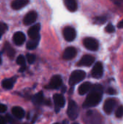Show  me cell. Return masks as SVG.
Returning <instances> with one entry per match:
<instances>
[{
  "mask_svg": "<svg viewBox=\"0 0 123 124\" xmlns=\"http://www.w3.org/2000/svg\"><path fill=\"white\" fill-rule=\"evenodd\" d=\"M105 30H106V31H107V33H112L115 32V27H114V25H113L112 24L109 23V24H108V25H107V27H106Z\"/></svg>",
  "mask_w": 123,
  "mask_h": 124,
  "instance_id": "cell-26",
  "label": "cell"
},
{
  "mask_svg": "<svg viewBox=\"0 0 123 124\" xmlns=\"http://www.w3.org/2000/svg\"><path fill=\"white\" fill-rule=\"evenodd\" d=\"M107 20V18L105 17H96L95 19V23H99V24H103L106 22Z\"/></svg>",
  "mask_w": 123,
  "mask_h": 124,
  "instance_id": "cell-27",
  "label": "cell"
},
{
  "mask_svg": "<svg viewBox=\"0 0 123 124\" xmlns=\"http://www.w3.org/2000/svg\"><path fill=\"white\" fill-rule=\"evenodd\" d=\"M17 63L21 66L22 65H25V57L22 56V55H20L18 56V57L17 58Z\"/></svg>",
  "mask_w": 123,
  "mask_h": 124,
  "instance_id": "cell-24",
  "label": "cell"
},
{
  "mask_svg": "<svg viewBox=\"0 0 123 124\" xmlns=\"http://www.w3.org/2000/svg\"><path fill=\"white\" fill-rule=\"evenodd\" d=\"M33 102L36 105H41L43 102V94L42 92H40L36 94L33 97Z\"/></svg>",
  "mask_w": 123,
  "mask_h": 124,
  "instance_id": "cell-21",
  "label": "cell"
},
{
  "mask_svg": "<svg viewBox=\"0 0 123 124\" xmlns=\"http://www.w3.org/2000/svg\"><path fill=\"white\" fill-rule=\"evenodd\" d=\"M66 7L70 12H75L78 9V4L76 0H65Z\"/></svg>",
  "mask_w": 123,
  "mask_h": 124,
  "instance_id": "cell-18",
  "label": "cell"
},
{
  "mask_svg": "<svg viewBox=\"0 0 123 124\" xmlns=\"http://www.w3.org/2000/svg\"><path fill=\"white\" fill-rule=\"evenodd\" d=\"M79 114V109L77 105V104L72 101L70 100L68 104L67 108V116L71 120H75L78 118Z\"/></svg>",
  "mask_w": 123,
  "mask_h": 124,
  "instance_id": "cell-3",
  "label": "cell"
},
{
  "mask_svg": "<svg viewBox=\"0 0 123 124\" xmlns=\"http://www.w3.org/2000/svg\"><path fill=\"white\" fill-rule=\"evenodd\" d=\"M39 40H40V36L37 38H35V39H30V40L28 41V42L27 43V45H26L27 49H30V50L36 49L38 44Z\"/></svg>",
  "mask_w": 123,
  "mask_h": 124,
  "instance_id": "cell-20",
  "label": "cell"
},
{
  "mask_svg": "<svg viewBox=\"0 0 123 124\" xmlns=\"http://www.w3.org/2000/svg\"><path fill=\"white\" fill-rule=\"evenodd\" d=\"M1 63V57H0V64Z\"/></svg>",
  "mask_w": 123,
  "mask_h": 124,
  "instance_id": "cell-34",
  "label": "cell"
},
{
  "mask_svg": "<svg viewBox=\"0 0 123 124\" xmlns=\"http://www.w3.org/2000/svg\"><path fill=\"white\" fill-rule=\"evenodd\" d=\"M12 115L14 117H16L18 119H22L24 117V116H25V111H24V110L22 108L17 107V106L14 107L12 109Z\"/></svg>",
  "mask_w": 123,
  "mask_h": 124,
  "instance_id": "cell-17",
  "label": "cell"
},
{
  "mask_svg": "<svg viewBox=\"0 0 123 124\" xmlns=\"http://www.w3.org/2000/svg\"><path fill=\"white\" fill-rule=\"evenodd\" d=\"M1 33H0V39H1Z\"/></svg>",
  "mask_w": 123,
  "mask_h": 124,
  "instance_id": "cell-35",
  "label": "cell"
},
{
  "mask_svg": "<svg viewBox=\"0 0 123 124\" xmlns=\"http://www.w3.org/2000/svg\"><path fill=\"white\" fill-rule=\"evenodd\" d=\"M95 60V58L91 55H84L80 60L78 62V65L79 66H91Z\"/></svg>",
  "mask_w": 123,
  "mask_h": 124,
  "instance_id": "cell-10",
  "label": "cell"
},
{
  "mask_svg": "<svg viewBox=\"0 0 123 124\" xmlns=\"http://www.w3.org/2000/svg\"><path fill=\"white\" fill-rule=\"evenodd\" d=\"M89 92H90L83 105L85 108L95 107L100 103L102 98L103 87L99 84H95L92 86Z\"/></svg>",
  "mask_w": 123,
  "mask_h": 124,
  "instance_id": "cell-1",
  "label": "cell"
},
{
  "mask_svg": "<svg viewBox=\"0 0 123 124\" xmlns=\"http://www.w3.org/2000/svg\"><path fill=\"white\" fill-rule=\"evenodd\" d=\"M26 57H27V60L28 63L30 64H33L36 60V56L33 54H28Z\"/></svg>",
  "mask_w": 123,
  "mask_h": 124,
  "instance_id": "cell-25",
  "label": "cell"
},
{
  "mask_svg": "<svg viewBox=\"0 0 123 124\" xmlns=\"http://www.w3.org/2000/svg\"><path fill=\"white\" fill-rule=\"evenodd\" d=\"M62 84V81L61 76L56 75V76H54L51 78L47 88L50 89H58L59 87H60Z\"/></svg>",
  "mask_w": 123,
  "mask_h": 124,
  "instance_id": "cell-8",
  "label": "cell"
},
{
  "mask_svg": "<svg viewBox=\"0 0 123 124\" xmlns=\"http://www.w3.org/2000/svg\"><path fill=\"white\" fill-rule=\"evenodd\" d=\"M117 104V100L113 98L107 99L104 104V111L106 114L110 115Z\"/></svg>",
  "mask_w": 123,
  "mask_h": 124,
  "instance_id": "cell-5",
  "label": "cell"
},
{
  "mask_svg": "<svg viewBox=\"0 0 123 124\" xmlns=\"http://www.w3.org/2000/svg\"><path fill=\"white\" fill-rule=\"evenodd\" d=\"M25 41V34L21 32V31H18L16 32L14 36H13V41L16 45H22Z\"/></svg>",
  "mask_w": 123,
  "mask_h": 124,
  "instance_id": "cell-14",
  "label": "cell"
},
{
  "mask_svg": "<svg viewBox=\"0 0 123 124\" xmlns=\"http://www.w3.org/2000/svg\"><path fill=\"white\" fill-rule=\"evenodd\" d=\"M15 82V78H7V79H4L2 81V86L4 89L9 90L11 89L14 84Z\"/></svg>",
  "mask_w": 123,
  "mask_h": 124,
  "instance_id": "cell-19",
  "label": "cell"
},
{
  "mask_svg": "<svg viewBox=\"0 0 123 124\" xmlns=\"http://www.w3.org/2000/svg\"><path fill=\"white\" fill-rule=\"evenodd\" d=\"M36 19H37V13L34 11H31L25 16L23 23L25 25H29L35 23Z\"/></svg>",
  "mask_w": 123,
  "mask_h": 124,
  "instance_id": "cell-11",
  "label": "cell"
},
{
  "mask_svg": "<svg viewBox=\"0 0 123 124\" xmlns=\"http://www.w3.org/2000/svg\"><path fill=\"white\" fill-rule=\"evenodd\" d=\"M104 73V68H103V65L101 62H96L91 71V76L94 78H100L102 77Z\"/></svg>",
  "mask_w": 123,
  "mask_h": 124,
  "instance_id": "cell-6",
  "label": "cell"
},
{
  "mask_svg": "<svg viewBox=\"0 0 123 124\" xmlns=\"http://www.w3.org/2000/svg\"><path fill=\"white\" fill-rule=\"evenodd\" d=\"M41 25L39 23H37L33 25L28 31V34L30 39H35L39 36V31H40Z\"/></svg>",
  "mask_w": 123,
  "mask_h": 124,
  "instance_id": "cell-13",
  "label": "cell"
},
{
  "mask_svg": "<svg viewBox=\"0 0 123 124\" xmlns=\"http://www.w3.org/2000/svg\"><path fill=\"white\" fill-rule=\"evenodd\" d=\"M83 45L84 46L91 51H96L99 49V42L96 39L88 37L84 39L83 40Z\"/></svg>",
  "mask_w": 123,
  "mask_h": 124,
  "instance_id": "cell-4",
  "label": "cell"
},
{
  "mask_svg": "<svg viewBox=\"0 0 123 124\" xmlns=\"http://www.w3.org/2000/svg\"><path fill=\"white\" fill-rule=\"evenodd\" d=\"M117 26H118V28H123V20L118 23Z\"/></svg>",
  "mask_w": 123,
  "mask_h": 124,
  "instance_id": "cell-31",
  "label": "cell"
},
{
  "mask_svg": "<svg viewBox=\"0 0 123 124\" xmlns=\"http://www.w3.org/2000/svg\"><path fill=\"white\" fill-rule=\"evenodd\" d=\"M63 124H68V122H67V121H65L63 122Z\"/></svg>",
  "mask_w": 123,
  "mask_h": 124,
  "instance_id": "cell-33",
  "label": "cell"
},
{
  "mask_svg": "<svg viewBox=\"0 0 123 124\" xmlns=\"http://www.w3.org/2000/svg\"><path fill=\"white\" fill-rule=\"evenodd\" d=\"M91 87H92V84L90 82H85L79 86L78 93L80 95H84L91 90Z\"/></svg>",
  "mask_w": 123,
  "mask_h": 124,
  "instance_id": "cell-16",
  "label": "cell"
},
{
  "mask_svg": "<svg viewBox=\"0 0 123 124\" xmlns=\"http://www.w3.org/2000/svg\"><path fill=\"white\" fill-rule=\"evenodd\" d=\"M29 3V0H14L12 3V8L17 10L25 7Z\"/></svg>",
  "mask_w": 123,
  "mask_h": 124,
  "instance_id": "cell-15",
  "label": "cell"
},
{
  "mask_svg": "<svg viewBox=\"0 0 123 124\" xmlns=\"http://www.w3.org/2000/svg\"><path fill=\"white\" fill-rule=\"evenodd\" d=\"M0 124H6L5 119L1 116H0Z\"/></svg>",
  "mask_w": 123,
  "mask_h": 124,
  "instance_id": "cell-30",
  "label": "cell"
},
{
  "mask_svg": "<svg viewBox=\"0 0 123 124\" xmlns=\"http://www.w3.org/2000/svg\"><path fill=\"white\" fill-rule=\"evenodd\" d=\"M115 116H116V117H117V118H120L123 117V105L120 106V107H119V108L117 109V110H116V112H115Z\"/></svg>",
  "mask_w": 123,
  "mask_h": 124,
  "instance_id": "cell-23",
  "label": "cell"
},
{
  "mask_svg": "<svg viewBox=\"0 0 123 124\" xmlns=\"http://www.w3.org/2000/svg\"><path fill=\"white\" fill-rule=\"evenodd\" d=\"M53 100H54V105H55L56 111L59 112V110L61 108H62L64 107L65 104V98L62 94H54V96L53 97Z\"/></svg>",
  "mask_w": 123,
  "mask_h": 124,
  "instance_id": "cell-9",
  "label": "cell"
},
{
  "mask_svg": "<svg viewBox=\"0 0 123 124\" xmlns=\"http://www.w3.org/2000/svg\"><path fill=\"white\" fill-rule=\"evenodd\" d=\"M7 106L3 104H0V113H4L7 111Z\"/></svg>",
  "mask_w": 123,
  "mask_h": 124,
  "instance_id": "cell-29",
  "label": "cell"
},
{
  "mask_svg": "<svg viewBox=\"0 0 123 124\" xmlns=\"http://www.w3.org/2000/svg\"><path fill=\"white\" fill-rule=\"evenodd\" d=\"M107 93L109 95H115L117 92V91L114 89V88H112V87H109L107 89Z\"/></svg>",
  "mask_w": 123,
  "mask_h": 124,
  "instance_id": "cell-28",
  "label": "cell"
},
{
  "mask_svg": "<svg viewBox=\"0 0 123 124\" xmlns=\"http://www.w3.org/2000/svg\"><path fill=\"white\" fill-rule=\"evenodd\" d=\"M86 77V73L83 70H75L73 71L70 76V79H69V84L70 86H75L77 84H78L79 82H80L81 81H83Z\"/></svg>",
  "mask_w": 123,
  "mask_h": 124,
  "instance_id": "cell-2",
  "label": "cell"
},
{
  "mask_svg": "<svg viewBox=\"0 0 123 124\" xmlns=\"http://www.w3.org/2000/svg\"><path fill=\"white\" fill-rule=\"evenodd\" d=\"M57 124V123H56V124Z\"/></svg>",
  "mask_w": 123,
  "mask_h": 124,
  "instance_id": "cell-37",
  "label": "cell"
},
{
  "mask_svg": "<svg viewBox=\"0 0 123 124\" xmlns=\"http://www.w3.org/2000/svg\"><path fill=\"white\" fill-rule=\"evenodd\" d=\"M73 124H78V123H74Z\"/></svg>",
  "mask_w": 123,
  "mask_h": 124,
  "instance_id": "cell-36",
  "label": "cell"
},
{
  "mask_svg": "<svg viewBox=\"0 0 123 124\" xmlns=\"http://www.w3.org/2000/svg\"><path fill=\"white\" fill-rule=\"evenodd\" d=\"M25 70V65H22V66H21V68H20V72H23L24 70Z\"/></svg>",
  "mask_w": 123,
  "mask_h": 124,
  "instance_id": "cell-32",
  "label": "cell"
},
{
  "mask_svg": "<svg viewBox=\"0 0 123 124\" xmlns=\"http://www.w3.org/2000/svg\"><path fill=\"white\" fill-rule=\"evenodd\" d=\"M4 50H5L7 54L10 58H13V57H14V54H15V52H14V50L13 49V48H12L11 46H10L8 43H7V44H5V46H4Z\"/></svg>",
  "mask_w": 123,
  "mask_h": 124,
  "instance_id": "cell-22",
  "label": "cell"
},
{
  "mask_svg": "<svg viewBox=\"0 0 123 124\" xmlns=\"http://www.w3.org/2000/svg\"><path fill=\"white\" fill-rule=\"evenodd\" d=\"M76 54H77L76 49L73 46H70L65 50L63 54V58L67 60H72L76 56Z\"/></svg>",
  "mask_w": 123,
  "mask_h": 124,
  "instance_id": "cell-12",
  "label": "cell"
},
{
  "mask_svg": "<svg viewBox=\"0 0 123 124\" xmlns=\"http://www.w3.org/2000/svg\"><path fill=\"white\" fill-rule=\"evenodd\" d=\"M63 36L66 41H72L76 37V31L72 27L67 26L63 31Z\"/></svg>",
  "mask_w": 123,
  "mask_h": 124,
  "instance_id": "cell-7",
  "label": "cell"
}]
</instances>
